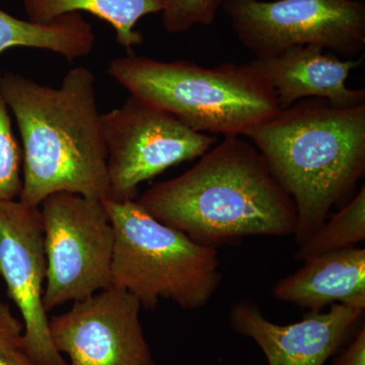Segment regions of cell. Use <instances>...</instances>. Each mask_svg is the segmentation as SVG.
I'll use <instances>...</instances> for the list:
<instances>
[{
	"label": "cell",
	"instance_id": "cell-3",
	"mask_svg": "<svg viewBox=\"0 0 365 365\" xmlns=\"http://www.w3.org/2000/svg\"><path fill=\"white\" fill-rule=\"evenodd\" d=\"M244 137L294 201L299 245L364 177L365 103L342 109L307 98L280 109Z\"/></svg>",
	"mask_w": 365,
	"mask_h": 365
},
{
	"label": "cell",
	"instance_id": "cell-7",
	"mask_svg": "<svg viewBox=\"0 0 365 365\" xmlns=\"http://www.w3.org/2000/svg\"><path fill=\"white\" fill-rule=\"evenodd\" d=\"M222 9L255 58L299 45L319 46L348 59L364 51L361 0H225Z\"/></svg>",
	"mask_w": 365,
	"mask_h": 365
},
{
	"label": "cell",
	"instance_id": "cell-14",
	"mask_svg": "<svg viewBox=\"0 0 365 365\" xmlns=\"http://www.w3.org/2000/svg\"><path fill=\"white\" fill-rule=\"evenodd\" d=\"M95 43L93 26L81 14H66L50 23L38 24L21 20L0 9V56L14 48H32L76 60L90 55Z\"/></svg>",
	"mask_w": 365,
	"mask_h": 365
},
{
	"label": "cell",
	"instance_id": "cell-13",
	"mask_svg": "<svg viewBox=\"0 0 365 365\" xmlns=\"http://www.w3.org/2000/svg\"><path fill=\"white\" fill-rule=\"evenodd\" d=\"M302 262L297 272L274 285L275 299L309 313L333 304L365 309V249L355 247Z\"/></svg>",
	"mask_w": 365,
	"mask_h": 365
},
{
	"label": "cell",
	"instance_id": "cell-8",
	"mask_svg": "<svg viewBox=\"0 0 365 365\" xmlns=\"http://www.w3.org/2000/svg\"><path fill=\"white\" fill-rule=\"evenodd\" d=\"M108 153L110 199L135 200L139 185L170 167L202 157L216 137L185 126L169 113L133 96L102 114Z\"/></svg>",
	"mask_w": 365,
	"mask_h": 365
},
{
	"label": "cell",
	"instance_id": "cell-4",
	"mask_svg": "<svg viewBox=\"0 0 365 365\" xmlns=\"http://www.w3.org/2000/svg\"><path fill=\"white\" fill-rule=\"evenodd\" d=\"M107 72L130 96L199 133L244 136L280 110L275 91L249 63L203 67L129 54L113 59Z\"/></svg>",
	"mask_w": 365,
	"mask_h": 365
},
{
	"label": "cell",
	"instance_id": "cell-16",
	"mask_svg": "<svg viewBox=\"0 0 365 365\" xmlns=\"http://www.w3.org/2000/svg\"><path fill=\"white\" fill-rule=\"evenodd\" d=\"M365 239V187L342 210L325 222L299 245L295 260L304 261L319 255L355 248Z\"/></svg>",
	"mask_w": 365,
	"mask_h": 365
},
{
	"label": "cell",
	"instance_id": "cell-9",
	"mask_svg": "<svg viewBox=\"0 0 365 365\" xmlns=\"http://www.w3.org/2000/svg\"><path fill=\"white\" fill-rule=\"evenodd\" d=\"M0 277L20 309L29 356L37 365H67L53 343L43 300L47 261L39 207L20 200L0 202Z\"/></svg>",
	"mask_w": 365,
	"mask_h": 365
},
{
	"label": "cell",
	"instance_id": "cell-12",
	"mask_svg": "<svg viewBox=\"0 0 365 365\" xmlns=\"http://www.w3.org/2000/svg\"><path fill=\"white\" fill-rule=\"evenodd\" d=\"M324 50L319 46H294L249 64L275 91L280 109L307 98H322L342 109L364 104V88L346 85L350 72L364 57L343 60Z\"/></svg>",
	"mask_w": 365,
	"mask_h": 365
},
{
	"label": "cell",
	"instance_id": "cell-2",
	"mask_svg": "<svg viewBox=\"0 0 365 365\" xmlns=\"http://www.w3.org/2000/svg\"><path fill=\"white\" fill-rule=\"evenodd\" d=\"M0 93L21 134L23 190L19 200L40 207L48 196L60 192L110 198L107 148L93 71L74 67L58 88L7 72L0 76Z\"/></svg>",
	"mask_w": 365,
	"mask_h": 365
},
{
	"label": "cell",
	"instance_id": "cell-10",
	"mask_svg": "<svg viewBox=\"0 0 365 365\" xmlns=\"http://www.w3.org/2000/svg\"><path fill=\"white\" fill-rule=\"evenodd\" d=\"M141 304L111 287L74 302L66 313L49 318V330L67 365H157L144 336Z\"/></svg>",
	"mask_w": 365,
	"mask_h": 365
},
{
	"label": "cell",
	"instance_id": "cell-18",
	"mask_svg": "<svg viewBox=\"0 0 365 365\" xmlns=\"http://www.w3.org/2000/svg\"><path fill=\"white\" fill-rule=\"evenodd\" d=\"M225 0H163L162 21L170 34H182L194 26L215 23Z\"/></svg>",
	"mask_w": 365,
	"mask_h": 365
},
{
	"label": "cell",
	"instance_id": "cell-20",
	"mask_svg": "<svg viewBox=\"0 0 365 365\" xmlns=\"http://www.w3.org/2000/svg\"><path fill=\"white\" fill-rule=\"evenodd\" d=\"M332 365H365L364 324Z\"/></svg>",
	"mask_w": 365,
	"mask_h": 365
},
{
	"label": "cell",
	"instance_id": "cell-17",
	"mask_svg": "<svg viewBox=\"0 0 365 365\" xmlns=\"http://www.w3.org/2000/svg\"><path fill=\"white\" fill-rule=\"evenodd\" d=\"M23 190V150L16 140L6 101L0 93V202L16 200Z\"/></svg>",
	"mask_w": 365,
	"mask_h": 365
},
{
	"label": "cell",
	"instance_id": "cell-15",
	"mask_svg": "<svg viewBox=\"0 0 365 365\" xmlns=\"http://www.w3.org/2000/svg\"><path fill=\"white\" fill-rule=\"evenodd\" d=\"M28 20L48 24L60 16L86 11L110 24L115 39L125 49L143 43V34L136 30L140 19L162 13L163 0H23Z\"/></svg>",
	"mask_w": 365,
	"mask_h": 365
},
{
	"label": "cell",
	"instance_id": "cell-5",
	"mask_svg": "<svg viewBox=\"0 0 365 365\" xmlns=\"http://www.w3.org/2000/svg\"><path fill=\"white\" fill-rule=\"evenodd\" d=\"M115 232L112 287L153 309L160 299L202 309L222 280L217 249L158 222L136 200H102Z\"/></svg>",
	"mask_w": 365,
	"mask_h": 365
},
{
	"label": "cell",
	"instance_id": "cell-6",
	"mask_svg": "<svg viewBox=\"0 0 365 365\" xmlns=\"http://www.w3.org/2000/svg\"><path fill=\"white\" fill-rule=\"evenodd\" d=\"M46 312L112 287L115 232L102 200L60 192L41 203Z\"/></svg>",
	"mask_w": 365,
	"mask_h": 365
},
{
	"label": "cell",
	"instance_id": "cell-19",
	"mask_svg": "<svg viewBox=\"0 0 365 365\" xmlns=\"http://www.w3.org/2000/svg\"><path fill=\"white\" fill-rule=\"evenodd\" d=\"M24 323L0 302V365H37L24 347Z\"/></svg>",
	"mask_w": 365,
	"mask_h": 365
},
{
	"label": "cell",
	"instance_id": "cell-11",
	"mask_svg": "<svg viewBox=\"0 0 365 365\" xmlns=\"http://www.w3.org/2000/svg\"><path fill=\"white\" fill-rule=\"evenodd\" d=\"M365 309L333 304L327 313H309L302 321L279 325L258 304L242 300L230 309V327L260 347L268 365H325L339 349Z\"/></svg>",
	"mask_w": 365,
	"mask_h": 365
},
{
	"label": "cell",
	"instance_id": "cell-1",
	"mask_svg": "<svg viewBox=\"0 0 365 365\" xmlns=\"http://www.w3.org/2000/svg\"><path fill=\"white\" fill-rule=\"evenodd\" d=\"M191 169L157 182L137 203L158 222L217 249L249 237H289L294 201L253 143L225 136Z\"/></svg>",
	"mask_w": 365,
	"mask_h": 365
}]
</instances>
